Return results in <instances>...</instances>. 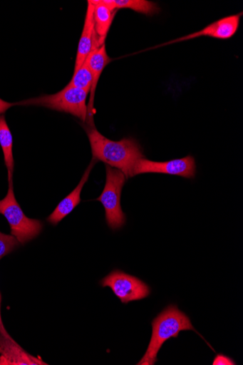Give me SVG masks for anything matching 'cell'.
<instances>
[{
  "label": "cell",
  "mask_w": 243,
  "mask_h": 365,
  "mask_svg": "<svg viewBox=\"0 0 243 365\" xmlns=\"http://www.w3.org/2000/svg\"><path fill=\"white\" fill-rule=\"evenodd\" d=\"M93 157L121 171L126 179L133 178L136 163L145 158L142 147L133 138L113 141L103 136L95 125L87 126Z\"/></svg>",
  "instance_id": "1"
},
{
  "label": "cell",
  "mask_w": 243,
  "mask_h": 365,
  "mask_svg": "<svg viewBox=\"0 0 243 365\" xmlns=\"http://www.w3.org/2000/svg\"><path fill=\"white\" fill-rule=\"evenodd\" d=\"M152 334L150 344L143 359L137 365H154L158 361L157 354L163 344L170 339H177L182 331L192 330L208 344L198 333L190 317L177 305H169L152 321Z\"/></svg>",
  "instance_id": "2"
},
{
  "label": "cell",
  "mask_w": 243,
  "mask_h": 365,
  "mask_svg": "<svg viewBox=\"0 0 243 365\" xmlns=\"http://www.w3.org/2000/svg\"><path fill=\"white\" fill-rule=\"evenodd\" d=\"M88 92L66 86L61 91L51 95H44L18 103L19 106H41L71 114L86 122L88 116L87 98Z\"/></svg>",
  "instance_id": "3"
},
{
  "label": "cell",
  "mask_w": 243,
  "mask_h": 365,
  "mask_svg": "<svg viewBox=\"0 0 243 365\" xmlns=\"http://www.w3.org/2000/svg\"><path fill=\"white\" fill-rule=\"evenodd\" d=\"M0 214L7 219L14 236L21 245L36 238L42 231L43 222L27 217L16 201L13 180L9 182L6 196L0 201Z\"/></svg>",
  "instance_id": "4"
},
{
  "label": "cell",
  "mask_w": 243,
  "mask_h": 365,
  "mask_svg": "<svg viewBox=\"0 0 243 365\" xmlns=\"http://www.w3.org/2000/svg\"><path fill=\"white\" fill-rule=\"evenodd\" d=\"M107 178L105 187L97 201L105 210V218L110 228L113 230L123 227L126 217L120 205V197L126 178L120 170L106 165Z\"/></svg>",
  "instance_id": "5"
},
{
  "label": "cell",
  "mask_w": 243,
  "mask_h": 365,
  "mask_svg": "<svg viewBox=\"0 0 243 365\" xmlns=\"http://www.w3.org/2000/svg\"><path fill=\"white\" fill-rule=\"evenodd\" d=\"M100 284L102 287H110L122 304L145 299L151 293L150 287L143 280L120 270H114Z\"/></svg>",
  "instance_id": "6"
},
{
  "label": "cell",
  "mask_w": 243,
  "mask_h": 365,
  "mask_svg": "<svg viewBox=\"0 0 243 365\" xmlns=\"http://www.w3.org/2000/svg\"><path fill=\"white\" fill-rule=\"evenodd\" d=\"M164 174L194 179L196 175V163L193 156L169 161L157 162L143 158L138 161L133 176L143 174Z\"/></svg>",
  "instance_id": "7"
},
{
  "label": "cell",
  "mask_w": 243,
  "mask_h": 365,
  "mask_svg": "<svg viewBox=\"0 0 243 365\" xmlns=\"http://www.w3.org/2000/svg\"><path fill=\"white\" fill-rule=\"evenodd\" d=\"M241 16L242 13L224 17L207 26L200 31L177 39L176 41H172L167 44L186 41L203 36L222 40L229 39L235 35L239 28Z\"/></svg>",
  "instance_id": "8"
},
{
  "label": "cell",
  "mask_w": 243,
  "mask_h": 365,
  "mask_svg": "<svg viewBox=\"0 0 243 365\" xmlns=\"http://www.w3.org/2000/svg\"><path fill=\"white\" fill-rule=\"evenodd\" d=\"M86 61L89 66L93 78L86 120L88 123V126H93L94 125L93 110L96 86L103 70L105 69L107 65L111 62V58L107 52L106 44H103L93 49Z\"/></svg>",
  "instance_id": "9"
},
{
  "label": "cell",
  "mask_w": 243,
  "mask_h": 365,
  "mask_svg": "<svg viewBox=\"0 0 243 365\" xmlns=\"http://www.w3.org/2000/svg\"><path fill=\"white\" fill-rule=\"evenodd\" d=\"M0 364L48 365L24 351L11 337L0 334Z\"/></svg>",
  "instance_id": "10"
},
{
  "label": "cell",
  "mask_w": 243,
  "mask_h": 365,
  "mask_svg": "<svg viewBox=\"0 0 243 365\" xmlns=\"http://www.w3.org/2000/svg\"><path fill=\"white\" fill-rule=\"evenodd\" d=\"M93 13L94 5L89 0L84 26L78 44L74 73L81 68L89 54L97 48Z\"/></svg>",
  "instance_id": "11"
},
{
  "label": "cell",
  "mask_w": 243,
  "mask_h": 365,
  "mask_svg": "<svg viewBox=\"0 0 243 365\" xmlns=\"http://www.w3.org/2000/svg\"><path fill=\"white\" fill-rule=\"evenodd\" d=\"M94 5V26L97 48L105 41L117 11L113 10L104 0H91Z\"/></svg>",
  "instance_id": "12"
},
{
  "label": "cell",
  "mask_w": 243,
  "mask_h": 365,
  "mask_svg": "<svg viewBox=\"0 0 243 365\" xmlns=\"http://www.w3.org/2000/svg\"><path fill=\"white\" fill-rule=\"evenodd\" d=\"M94 164L95 162L92 160L76 188L71 194H68L64 199H63L54 212L48 217V221L49 222L53 225H57L68 215L71 214L81 203V195L83 188L88 180L90 173Z\"/></svg>",
  "instance_id": "13"
},
{
  "label": "cell",
  "mask_w": 243,
  "mask_h": 365,
  "mask_svg": "<svg viewBox=\"0 0 243 365\" xmlns=\"http://www.w3.org/2000/svg\"><path fill=\"white\" fill-rule=\"evenodd\" d=\"M113 10L130 9L146 16H153L160 12L158 6L148 0H104Z\"/></svg>",
  "instance_id": "14"
},
{
  "label": "cell",
  "mask_w": 243,
  "mask_h": 365,
  "mask_svg": "<svg viewBox=\"0 0 243 365\" xmlns=\"http://www.w3.org/2000/svg\"><path fill=\"white\" fill-rule=\"evenodd\" d=\"M0 145L3 149L5 163L9 172V181L13 180L14 159L13 137L4 115L0 116Z\"/></svg>",
  "instance_id": "15"
},
{
  "label": "cell",
  "mask_w": 243,
  "mask_h": 365,
  "mask_svg": "<svg viewBox=\"0 0 243 365\" xmlns=\"http://www.w3.org/2000/svg\"><path fill=\"white\" fill-rule=\"evenodd\" d=\"M92 75L86 61L81 66V68L76 73L68 86L83 89L90 92L92 86Z\"/></svg>",
  "instance_id": "16"
},
{
  "label": "cell",
  "mask_w": 243,
  "mask_h": 365,
  "mask_svg": "<svg viewBox=\"0 0 243 365\" xmlns=\"http://www.w3.org/2000/svg\"><path fill=\"white\" fill-rule=\"evenodd\" d=\"M19 245L20 242L14 236L0 232V259L13 252Z\"/></svg>",
  "instance_id": "17"
},
{
  "label": "cell",
  "mask_w": 243,
  "mask_h": 365,
  "mask_svg": "<svg viewBox=\"0 0 243 365\" xmlns=\"http://www.w3.org/2000/svg\"><path fill=\"white\" fill-rule=\"evenodd\" d=\"M214 365H235L236 362L229 356L222 354H217L213 361Z\"/></svg>",
  "instance_id": "18"
},
{
  "label": "cell",
  "mask_w": 243,
  "mask_h": 365,
  "mask_svg": "<svg viewBox=\"0 0 243 365\" xmlns=\"http://www.w3.org/2000/svg\"><path fill=\"white\" fill-rule=\"evenodd\" d=\"M16 106H19L18 103H10L3 101L2 98H0V116H1L2 114L5 113L9 109Z\"/></svg>",
  "instance_id": "19"
},
{
  "label": "cell",
  "mask_w": 243,
  "mask_h": 365,
  "mask_svg": "<svg viewBox=\"0 0 243 365\" xmlns=\"http://www.w3.org/2000/svg\"><path fill=\"white\" fill-rule=\"evenodd\" d=\"M1 302H2V297H1V294H0V334H2L6 337H11V336L8 334V331H6V329L4 325V322L2 320Z\"/></svg>",
  "instance_id": "20"
}]
</instances>
